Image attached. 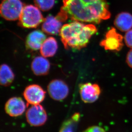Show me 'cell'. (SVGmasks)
I'll return each instance as SVG.
<instances>
[{"instance_id": "5b68a950", "label": "cell", "mask_w": 132, "mask_h": 132, "mask_svg": "<svg viewBox=\"0 0 132 132\" xmlns=\"http://www.w3.org/2000/svg\"><path fill=\"white\" fill-rule=\"evenodd\" d=\"M123 37L115 28H112L106 33L104 39L100 42V46L105 50L118 52L123 47Z\"/></svg>"}, {"instance_id": "d6986e66", "label": "cell", "mask_w": 132, "mask_h": 132, "mask_svg": "<svg viewBox=\"0 0 132 132\" xmlns=\"http://www.w3.org/2000/svg\"><path fill=\"white\" fill-rule=\"evenodd\" d=\"M124 39L127 46L132 49V29L129 30L126 32Z\"/></svg>"}, {"instance_id": "5bb4252c", "label": "cell", "mask_w": 132, "mask_h": 132, "mask_svg": "<svg viewBox=\"0 0 132 132\" xmlns=\"http://www.w3.org/2000/svg\"><path fill=\"white\" fill-rule=\"evenodd\" d=\"M114 25L122 32L128 31L132 28V15L127 12L120 13L114 20Z\"/></svg>"}, {"instance_id": "277c9868", "label": "cell", "mask_w": 132, "mask_h": 132, "mask_svg": "<svg viewBox=\"0 0 132 132\" xmlns=\"http://www.w3.org/2000/svg\"><path fill=\"white\" fill-rule=\"evenodd\" d=\"M24 5L20 0H3L1 5V14L9 21L19 19Z\"/></svg>"}, {"instance_id": "ac0fdd59", "label": "cell", "mask_w": 132, "mask_h": 132, "mask_svg": "<svg viewBox=\"0 0 132 132\" xmlns=\"http://www.w3.org/2000/svg\"><path fill=\"white\" fill-rule=\"evenodd\" d=\"M35 5L43 11H48L54 6L55 0H34Z\"/></svg>"}, {"instance_id": "6da1fadb", "label": "cell", "mask_w": 132, "mask_h": 132, "mask_svg": "<svg viewBox=\"0 0 132 132\" xmlns=\"http://www.w3.org/2000/svg\"><path fill=\"white\" fill-rule=\"evenodd\" d=\"M61 11L75 21L99 24L111 14L106 0H63Z\"/></svg>"}, {"instance_id": "4fadbf2b", "label": "cell", "mask_w": 132, "mask_h": 132, "mask_svg": "<svg viewBox=\"0 0 132 132\" xmlns=\"http://www.w3.org/2000/svg\"><path fill=\"white\" fill-rule=\"evenodd\" d=\"M31 69L36 75L42 76L47 75L50 68L48 60L44 56H37L32 60Z\"/></svg>"}, {"instance_id": "7a4b0ae2", "label": "cell", "mask_w": 132, "mask_h": 132, "mask_svg": "<svg viewBox=\"0 0 132 132\" xmlns=\"http://www.w3.org/2000/svg\"><path fill=\"white\" fill-rule=\"evenodd\" d=\"M97 30L92 24L75 21L62 26L60 32L61 41L65 49H80L86 47Z\"/></svg>"}, {"instance_id": "9c48e42d", "label": "cell", "mask_w": 132, "mask_h": 132, "mask_svg": "<svg viewBox=\"0 0 132 132\" xmlns=\"http://www.w3.org/2000/svg\"><path fill=\"white\" fill-rule=\"evenodd\" d=\"M46 92L38 85L32 84L27 86L24 90V97L28 104H40L45 97Z\"/></svg>"}, {"instance_id": "e0dca14e", "label": "cell", "mask_w": 132, "mask_h": 132, "mask_svg": "<svg viewBox=\"0 0 132 132\" xmlns=\"http://www.w3.org/2000/svg\"><path fill=\"white\" fill-rule=\"evenodd\" d=\"M80 117L79 113H75L71 118L67 120L62 123L60 132H75V127Z\"/></svg>"}, {"instance_id": "ffe728a7", "label": "cell", "mask_w": 132, "mask_h": 132, "mask_svg": "<svg viewBox=\"0 0 132 132\" xmlns=\"http://www.w3.org/2000/svg\"><path fill=\"white\" fill-rule=\"evenodd\" d=\"M84 132H106L105 130L98 126H92L88 127Z\"/></svg>"}, {"instance_id": "ba28073f", "label": "cell", "mask_w": 132, "mask_h": 132, "mask_svg": "<svg viewBox=\"0 0 132 132\" xmlns=\"http://www.w3.org/2000/svg\"><path fill=\"white\" fill-rule=\"evenodd\" d=\"M47 91L50 97L57 101H60L65 98L69 93L68 85L60 80H52L47 86Z\"/></svg>"}, {"instance_id": "8992f818", "label": "cell", "mask_w": 132, "mask_h": 132, "mask_svg": "<svg viewBox=\"0 0 132 132\" xmlns=\"http://www.w3.org/2000/svg\"><path fill=\"white\" fill-rule=\"evenodd\" d=\"M26 117L28 123L34 127L42 126L47 119L45 110L40 104L32 105L27 111Z\"/></svg>"}, {"instance_id": "9a60e30c", "label": "cell", "mask_w": 132, "mask_h": 132, "mask_svg": "<svg viewBox=\"0 0 132 132\" xmlns=\"http://www.w3.org/2000/svg\"><path fill=\"white\" fill-rule=\"evenodd\" d=\"M57 49V43L56 39L50 37L46 39L43 43L40 48V53L43 56L50 57L55 55Z\"/></svg>"}, {"instance_id": "3957f363", "label": "cell", "mask_w": 132, "mask_h": 132, "mask_svg": "<svg viewBox=\"0 0 132 132\" xmlns=\"http://www.w3.org/2000/svg\"><path fill=\"white\" fill-rule=\"evenodd\" d=\"M19 20L20 26L32 28L38 26L45 19L37 6L28 5L24 6Z\"/></svg>"}, {"instance_id": "52a82bcc", "label": "cell", "mask_w": 132, "mask_h": 132, "mask_svg": "<svg viewBox=\"0 0 132 132\" xmlns=\"http://www.w3.org/2000/svg\"><path fill=\"white\" fill-rule=\"evenodd\" d=\"M101 88L98 84L87 82L80 86L81 99L85 103H91L97 101L101 94Z\"/></svg>"}, {"instance_id": "7c38bea8", "label": "cell", "mask_w": 132, "mask_h": 132, "mask_svg": "<svg viewBox=\"0 0 132 132\" xmlns=\"http://www.w3.org/2000/svg\"><path fill=\"white\" fill-rule=\"evenodd\" d=\"M62 21L56 16L48 15L45 19L42 25V30L44 32L50 35L60 34L62 27Z\"/></svg>"}, {"instance_id": "8fae6325", "label": "cell", "mask_w": 132, "mask_h": 132, "mask_svg": "<svg viewBox=\"0 0 132 132\" xmlns=\"http://www.w3.org/2000/svg\"><path fill=\"white\" fill-rule=\"evenodd\" d=\"M46 39V36L43 32L40 30L32 31L27 38V47L32 51L39 50Z\"/></svg>"}, {"instance_id": "30bf717a", "label": "cell", "mask_w": 132, "mask_h": 132, "mask_svg": "<svg viewBox=\"0 0 132 132\" xmlns=\"http://www.w3.org/2000/svg\"><path fill=\"white\" fill-rule=\"evenodd\" d=\"M26 108L22 99L20 97H13L8 100L5 105V112L11 117H18L22 115Z\"/></svg>"}, {"instance_id": "44dd1931", "label": "cell", "mask_w": 132, "mask_h": 132, "mask_svg": "<svg viewBox=\"0 0 132 132\" xmlns=\"http://www.w3.org/2000/svg\"><path fill=\"white\" fill-rule=\"evenodd\" d=\"M126 62L128 65L132 69V49L127 53L126 57Z\"/></svg>"}, {"instance_id": "2e32d148", "label": "cell", "mask_w": 132, "mask_h": 132, "mask_svg": "<svg viewBox=\"0 0 132 132\" xmlns=\"http://www.w3.org/2000/svg\"><path fill=\"white\" fill-rule=\"evenodd\" d=\"M14 74L8 65L3 64L0 69V83L3 86L10 85L14 80Z\"/></svg>"}]
</instances>
